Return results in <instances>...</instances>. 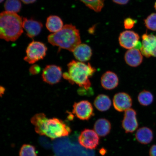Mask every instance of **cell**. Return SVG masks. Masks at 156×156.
I'll list each match as a JSON object with an SVG mask.
<instances>
[{"label":"cell","mask_w":156,"mask_h":156,"mask_svg":"<svg viewBox=\"0 0 156 156\" xmlns=\"http://www.w3.org/2000/svg\"><path fill=\"white\" fill-rule=\"evenodd\" d=\"M154 7H155V9H156V2L155 3V4Z\"/></svg>","instance_id":"obj_31"},{"label":"cell","mask_w":156,"mask_h":156,"mask_svg":"<svg viewBox=\"0 0 156 156\" xmlns=\"http://www.w3.org/2000/svg\"><path fill=\"white\" fill-rule=\"evenodd\" d=\"M43 27L42 23L33 19L23 18V28L27 32L29 37L32 38L37 36L41 32Z\"/></svg>","instance_id":"obj_13"},{"label":"cell","mask_w":156,"mask_h":156,"mask_svg":"<svg viewBox=\"0 0 156 156\" xmlns=\"http://www.w3.org/2000/svg\"><path fill=\"white\" fill-rule=\"evenodd\" d=\"M96 71L90 63L73 60L68 64V71L63 74V76L72 84H76L82 88L89 90L91 86L90 79Z\"/></svg>","instance_id":"obj_2"},{"label":"cell","mask_w":156,"mask_h":156,"mask_svg":"<svg viewBox=\"0 0 156 156\" xmlns=\"http://www.w3.org/2000/svg\"><path fill=\"white\" fill-rule=\"evenodd\" d=\"M47 48L44 44L40 42L33 41L27 47V55L24 58L25 61L33 64L43 59L46 55Z\"/></svg>","instance_id":"obj_5"},{"label":"cell","mask_w":156,"mask_h":156,"mask_svg":"<svg viewBox=\"0 0 156 156\" xmlns=\"http://www.w3.org/2000/svg\"><path fill=\"white\" fill-rule=\"evenodd\" d=\"M31 122L37 133L52 139L68 136L71 132V128L63 121L55 118L48 119L43 113L35 115Z\"/></svg>","instance_id":"obj_1"},{"label":"cell","mask_w":156,"mask_h":156,"mask_svg":"<svg viewBox=\"0 0 156 156\" xmlns=\"http://www.w3.org/2000/svg\"><path fill=\"white\" fill-rule=\"evenodd\" d=\"M73 113L78 118L83 120H88L94 115L92 105L87 100L74 103Z\"/></svg>","instance_id":"obj_7"},{"label":"cell","mask_w":156,"mask_h":156,"mask_svg":"<svg viewBox=\"0 0 156 156\" xmlns=\"http://www.w3.org/2000/svg\"><path fill=\"white\" fill-rule=\"evenodd\" d=\"M140 50L142 55L146 58L156 57V36L151 34L142 35V46Z\"/></svg>","instance_id":"obj_10"},{"label":"cell","mask_w":156,"mask_h":156,"mask_svg":"<svg viewBox=\"0 0 156 156\" xmlns=\"http://www.w3.org/2000/svg\"><path fill=\"white\" fill-rule=\"evenodd\" d=\"M62 76L61 67L56 65H50L44 68L42 77L45 82L50 85H54L60 81Z\"/></svg>","instance_id":"obj_9"},{"label":"cell","mask_w":156,"mask_h":156,"mask_svg":"<svg viewBox=\"0 0 156 156\" xmlns=\"http://www.w3.org/2000/svg\"><path fill=\"white\" fill-rule=\"evenodd\" d=\"M101 84L103 88L107 90H112L118 86L119 79L115 73L107 71L101 77Z\"/></svg>","instance_id":"obj_14"},{"label":"cell","mask_w":156,"mask_h":156,"mask_svg":"<svg viewBox=\"0 0 156 156\" xmlns=\"http://www.w3.org/2000/svg\"><path fill=\"white\" fill-rule=\"evenodd\" d=\"M1 1V3H2L4 1V0H0Z\"/></svg>","instance_id":"obj_32"},{"label":"cell","mask_w":156,"mask_h":156,"mask_svg":"<svg viewBox=\"0 0 156 156\" xmlns=\"http://www.w3.org/2000/svg\"><path fill=\"white\" fill-rule=\"evenodd\" d=\"M140 36L137 33L132 30H126L120 34L119 38L120 45L127 49L133 48L140 49L142 44L139 41Z\"/></svg>","instance_id":"obj_6"},{"label":"cell","mask_w":156,"mask_h":156,"mask_svg":"<svg viewBox=\"0 0 156 156\" xmlns=\"http://www.w3.org/2000/svg\"><path fill=\"white\" fill-rule=\"evenodd\" d=\"M153 99V95L151 93L146 90L141 91L138 96V102L143 106H148L151 104Z\"/></svg>","instance_id":"obj_21"},{"label":"cell","mask_w":156,"mask_h":156,"mask_svg":"<svg viewBox=\"0 0 156 156\" xmlns=\"http://www.w3.org/2000/svg\"><path fill=\"white\" fill-rule=\"evenodd\" d=\"M78 140L80 144L83 147L92 150L99 145V138L94 130L86 129L81 132Z\"/></svg>","instance_id":"obj_8"},{"label":"cell","mask_w":156,"mask_h":156,"mask_svg":"<svg viewBox=\"0 0 156 156\" xmlns=\"http://www.w3.org/2000/svg\"><path fill=\"white\" fill-rule=\"evenodd\" d=\"M21 6L20 0H7L4 5L5 11L16 13L20 11Z\"/></svg>","instance_id":"obj_22"},{"label":"cell","mask_w":156,"mask_h":156,"mask_svg":"<svg viewBox=\"0 0 156 156\" xmlns=\"http://www.w3.org/2000/svg\"><path fill=\"white\" fill-rule=\"evenodd\" d=\"M23 20L16 13L3 12L0 15V37L7 41H15L23 32Z\"/></svg>","instance_id":"obj_4"},{"label":"cell","mask_w":156,"mask_h":156,"mask_svg":"<svg viewBox=\"0 0 156 156\" xmlns=\"http://www.w3.org/2000/svg\"><path fill=\"white\" fill-rule=\"evenodd\" d=\"M135 136L136 140L140 143L147 144L151 143L153 140V132L151 129L143 127L137 130Z\"/></svg>","instance_id":"obj_18"},{"label":"cell","mask_w":156,"mask_h":156,"mask_svg":"<svg viewBox=\"0 0 156 156\" xmlns=\"http://www.w3.org/2000/svg\"><path fill=\"white\" fill-rule=\"evenodd\" d=\"M136 20L130 17H128L125 19L124 22L125 28L126 29H131L133 28L136 24Z\"/></svg>","instance_id":"obj_26"},{"label":"cell","mask_w":156,"mask_h":156,"mask_svg":"<svg viewBox=\"0 0 156 156\" xmlns=\"http://www.w3.org/2000/svg\"><path fill=\"white\" fill-rule=\"evenodd\" d=\"M48 41L53 46L73 52L81 43L79 30L72 24L66 25L58 32L50 35Z\"/></svg>","instance_id":"obj_3"},{"label":"cell","mask_w":156,"mask_h":156,"mask_svg":"<svg viewBox=\"0 0 156 156\" xmlns=\"http://www.w3.org/2000/svg\"><path fill=\"white\" fill-rule=\"evenodd\" d=\"M143 58L141 51L136 48L129 50L124 56L126 63L130 67H133L139 66L143 61Z\"/></svg>","instance_id":"obj_15"},{"label":"cell","mask_w":156,"mask_h":156,"mask_svg":"<svg viewBox=\"0 0 156 156\" xmlns=\"http://www.w3.org/2000/svg\"><path fill=\"white\" fill-rule=\"evenodd\" d=\"M150 156H156V145L151 146L149 151Z\"/></svg>","instance_id":"obj_28"},{"label":"cell","mask_w":156,"mask_h":156,"mask_svg":"<svg viewBox=\"0 0 156 156\" xmlns=\"http://www.w3.org/2000/svg\"><path fill=\"white\" fill-rule=\"evenodd\" d=\"M94 128L99 136H105L110 133L112 129V125L107 119L101 118L95 122Z\"/></svg>","instance_id":"obj_17"},{"label":"cell","mask_w":156,"mask_h":156,"mask_svg":"<svg viewBox=\"0 0 156 156\" xmlns=\"http://www.w3.org/2000/svg\"><path fill=\"white\" fill-rule=\"evenodd\" d=\"M113 105L118 112H125L132 106V98L128 94L119 92L115 95L113 99Z\"/></svg>","instance_id":"obj_12"},{"label":"cell","mask_w":156,"mask_h":156,"mask_svg":"<svg viewBox=\"0 0 156 156\" xmlns=\"http://www.w3.org/2000/svg\"><path fill=\"white\" fill-rule=\"evenodd\" d=\"M40 67L37 65H34L30 67L29 71L33 75H36L40 71Z\"/></svg>","instance_id":"obj_27"},{"label":"cell","mask_w":156,"mask_h":156,"mask_svg":"<svg viewBox=\"0 0 156 156\" xmlns=\"http://www.w3.org/2000/svg\"><path fill=\"white\" fill-rule=\"evenodd\" d=\"M46 26L50 32L55 33L63 28V23L61 18L57 16L51 15L47 19Z\"/></svg>","instance_id":"obj_20"},{"label":"cell","mask_w":156,"mask_h":156,"mask_svg":"<svg viewBox=\"0 0 156 156\" xmlns=\"http://www.w3.org/2000/svg\"><path fill=\"white\" fill-rule=\"evenodd\" d=\"M122 126L126 133H132L137 129L138 124L136 111L131 108L125 112Z\"/></svg>","instance_id":"obj_11"},{"label":"cell","mask_w":156,"mask_h":156,"mask_svg":"<svg viewBox=\"0 0 156 156\" xmlns=\"http://www.w3.org/2000/svg\"><path fill=\"white\" fill-rule=\"evenodd\" d=\"M20 156H37L34 146L24 144L21 147L19 153Z\"/></svg>","instance_id":"obj_24"},{"label":"cell","mask_w":156,"mask_h":156,"mask_svg":"<svg viewBox=\"0 0 156 156\" xmlns=\"http://www.w3.org/2000/svg\"><path fill=\"white\" fill-rule=\"evenodd\" d=\"M89 9L96 12H99L104 6L105 0H80Z\"/></svg>","instance_id":"obj_23"},{"label":"cell","mask_w":156,"mask_h":156,"mask_svg":"<svg viewBox=\"0 0 156 156\" xmlns=\"http://www.w3.org/2000/svg\"><path fill=\"white\" fill-rule=\"evenodd\" d=\"M114 3L120 5H125L127 4L129 0H112Z\"/></svg>","instance_id":"obj_29"},{"label":"cell","mask_w":156,"mask_h":156,"mask_svg":"<svg viewBox=\"0 0 156 156\" xmlns=\"http://www.w3.org/2000/svg\"><path fill=\"white\" fill-rule=\"evenodd\" d=\"M144 22L148 29L156 31V13H151L144 20Z\"/></svg>","instance_id":"obj_25"},{"label":"cell","mask_w":156,"mask_h":156,"mask_svg":"<svg viewBox=\"0 0 156 156\" xmlns=\"http://www.w3.org/2000/svg\"><path fill=\"white\" fill-rule=\"evenodd\" d=\"M76 59L81 62H86L90 59L92 55L90 47L86 44H80L76 47L73 51Z\"/></svg>","instance_id":"obj_16"},{"label":"cell","mask_w":156,"mask_h":156,"mask_svg":"<svg viewBox=\"0 0 156 156\" xmlns=\"http://www.w3.org/2000/svg\"><path fill=\"white\" fill-rule=\"evenodd\" d=\"M21 1L25 4H29L34 3L37 0H21Z\"/></svg>","instance_id":"obj_30"},{"label":"cell","mask_w":156,"mask_h":156,"mask_svg":"<svg viewBox=\"0 0 156 156\" xmlns=\"http://www.w3.org/2000/svg\"><path fill=\"white\" fill-rule=\"evenodd\" d=\"M112 101L108 95L99 94L95 98L94 105L97 110L104 112L108 110L112 106Z\"/></svg>","instance_id":"obj_19"}]
</instances>
